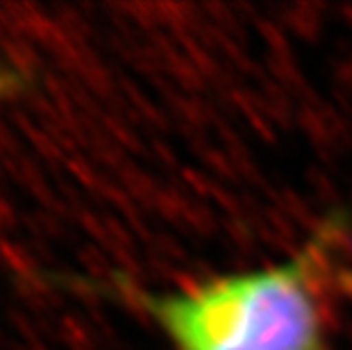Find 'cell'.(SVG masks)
Returning a JSON list of instances; mask_svg holds the SVG:
<instances>
[{
    "instance_id": "6da1fadb",
    "label": "cell",
    "mask_w": 352,
    "mask_h": 350,
    "mask_svg": "<svg viewBox=\"0 0 352 350\" xmlns=\"http://www.w3.org/2000/svg\"><path fill=\"white\" fill-rule=\"evenodd\" d=\"M332 214L294 255L155 294L125 278V296L160 327L173 350H329V289L346 239Z\"/></svg>"
},
{
    "instance_id": "7a4b0ae2",
    "label": "cell",
    "mask_w": 352,
    "mask_h": 350,
    "mask_svg": "<svg viewBox=\"0 0 352 350\" xmlns=\"http://www.w3.org/2000/svg\"><path fill=\"white\" fill-rule=\"evenodd\" d=\"M25 87V78L23 73L7 69V66H0V100L10 98V96L19 94L21 89Z\"/></svg>"
}]
</instances>
